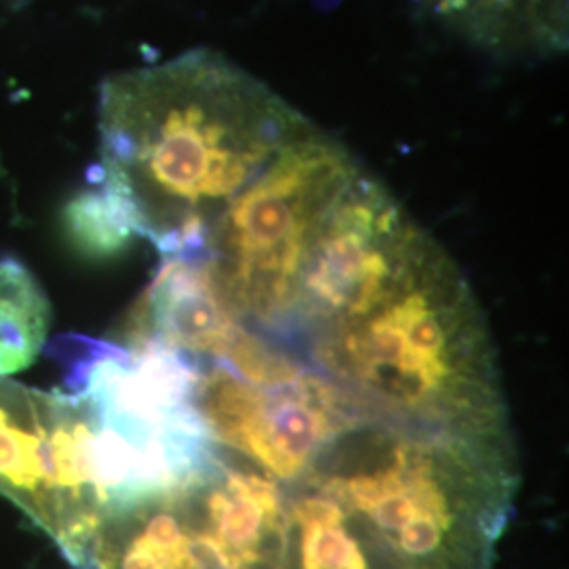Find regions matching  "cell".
Instances as JSON below:
<instances>
[{"mask_svg":"<svg viewBox=\"0 0 569 569\" xmlns=\"http://www.w3.org/2000/svg\"><path fill=\"white\" fill-rule=\"evenodd\" d=\"M312 121L211 49L119 72L100 91L102 186L159 256L194 253L209 226Z\"/></svg>","mask_w":569,"mask_h":569,"instance_id":"obj_1","label":"cell"},{"mask_svg":"<svg viewBox=\"0 0 569 569\" xmlns=\"http://www.w3.org/2000/svg\"><path fill=\"white\" fill-rule=\"evenodd\" d=\"M298 481L338 505L376 569H493L519 472L512 441L361 418Z\"/></svg>","mask_w":569,"mask_h":569,"instance_id":"obj_2","label":"cell"},{"mask_svg":"<svg viewBox=\"0 0 569 569\" xmlns=\"http://www.w3.org/2000/svg\"><path fill=\"white\" fill-rule=\"evenodd\" d=\"M152 470V435L129 411L91 392H42L0 378V493L70 563Z\"/></svg>","mask_w":569,"mask_h":569,"instance_id":"obj_3","label":"cell"},{"mask_svg":"<svg viewBox=\"0 0 569 569\" xmlns=\"http://www.w3.org/2000/svg\"><path fill=\"white\" fill-rule=\"evenodd\" d=\"M74 569H291L283 489L218 449L182 483L106 517Z\"/></svg>","mask_w":569,"mask_h":569,"instance_id":"obj_4","label":"cell"},{"mask_svg":"<svg viewBox=\"0 0 569 569\" xmlns=\"http://www.w3.org/2000/svg\"><path fill=\"white\" fill-rule=\"evenodd\" d=\"M192 361V406L209 439L277 483L298 481L338 435L367 418L260 336H247L228 357Z\"/></svg>","mask_w":569,"mask_h":569,"instance_id":"obj_5","label":"cell"},{"mask_svg":"<svg viewBox=\"0 0 569 569\" xmlns=\"http://www.w3.org/2000/svg\"><path fill=\"white\" fill-rule=\"evenodd\" d=\"M481 39L528 58H552L568 49L569 0H443Z\"/></svg>","mask_w":569,"mask_h":569,"instance_id":"obj_6","label":"cell"},{"mask_svg":"<svg viewBox=\"0 0 569 569\" xmlns=\"http://www.w3.org/2000/svg\"><path fill=\"white\" fill-rule=\"evenodd\" d=\"M49 326L51 306L39 279L18 258H0V378L37 361Z\"/></svg>","mask_w":569,"mask_h":569,"instance_id":"obj_7","label":"cell"},{"mask_svg":"<svg viewBox=\"0 0 569 569\" xmlns=\"http://www.w3.org/2000/svg\"><path fill=\"white\" fill-rule=\"evenodd\" d=\"M61 228L79 256L98 262L117 258L138 239L121 204L98 183H91L63 204Z\"/></svg>","mask_w":569,"mask_h":569,"instance_id":"obj_8","label":"cell"}]
</instances>
